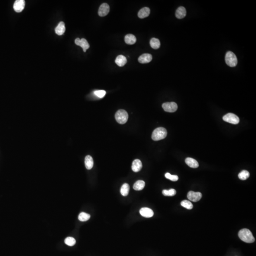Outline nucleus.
<instances>
[{
	"label": "nucleus",
	"instance_id": "1",
	"mask_svg": "<svg viewBox=\"0 0 256 256\" xmlns=\"http://www.w3.org/2000/svg\"><path fill=\"white\" fill-rule=\"evenodd\" d=\"M238 236L241 241L246 243H250L255 241V238L252 232L248 229H243L240 231Z\"/></svg>",
	"mask_w": 256,
	"mask_h": 256
},
{
	"label": "nucleus",
	"instance_id": "2",
	"mask_svg": "<svg viewBox=\"0 0 256 256\" xmlns=\"http://www.w3.org/2000/svg\"><path fill=\"white\" fill-rule=\"evenodd\" d=\"M167 131L165 128L159 127L153 131L151 137L153 141H160L165 138L167 136Z\"/></svg>",
	"mask_w": 256,
	"mask_h": 256
},
{
	"label": "nucleus",
	"instance_id": "3",
	"mask_svg": "<svg viewBox=\"0 0 256 256\" xmlns=\"http://www.w3.org/2000/svg\"><path fill=\"white\" fill-rule=\"evenodd\" d=\"M128 114L127 112L124 110H118L115 115L116 121L121 124L126 123L128 120Z\"/></svg>",
	"mask_w": 256,
	"mask_h": 256
},
{
	"label": "nucleus",
	"instance_id": "4",
	"mask_svg": "<svg viewBox=\"0 0 256 256\" xmlns=\"http://www.w3.org/2000/svg\"><path fill=\"white\" fill-rule=\"evenodd\" d=\"M226 63L230 67H234L237 65V58L232 52L228 51L226 53L225 58Z\"/></svg>",
	"mask_w": 256,
	"mask_h": 256
},
{
	"label": "nucleus",
	"instance_id": "5",
	"mask_svg": "<svg viewBox=\"0 0 256 256\" xmlns=\"http://www.w3.org/2000/svg\"><path fill=\"white\" fill-rule=\"evenodd\" d=\"M224 121L232 124H237L240 122V119L237 116L232 113H229L224 116Z\"/></svg>",
	"mask_w": 256,
	"mask_h": 256
},
{
	"label": "nucleus",
	"instance_id": "6",
	"mask_svg": "<svg viewBox=\"0 0 256 256\" xmlns=\"http://www.w3.org/2000/svg\"><path fill=\"white\" fill-rule=\"evenodd\" d=\"M162 108L166 112L174 113L177 110L178 107L177 104L174 102H168L162 104Z\"/></svg>",
	"mask_w": 256,
	"mask_h": 256
},
{
	"label": "nucleus",
	"instance_id": "7",
	"mask_svg": "<svg viewBox=\"0 0 256 256\" xmlns=\"http://www.w3.org/2000/svg\"><path fill=\"white\" fill-rule=\"evenodd\" d=\"M202 195L200 192H195L189 191L187 193V198L190 201L193 202H196L202 198Z\"/></svg>",
	"mask_w": 256,
	"mask_h": 256
},
{
	"label": "nucleus",
	"instance_id": "8",
	"mask_svg": "<svg viewBox=\"0 0 256 256\" xmlns=\"http://www.w3.org/2000/svg\"><path fill=\"white\" fill-rule=\"evenodd\" d=\"M75 42L77 45L80 46L83 49L84 52H85L87 49H88L90 47L88 41L84 39H80L79 38H77Z\"/></svg>",
	"mask_w": 256,
	"mask_h": 256
},
{
	"label": "nucleus",
	"instance_id": "9",
	"mask_svg": "<svg viewBox=\"0 0 256 256\" xmlns=\"http://www.w3.org/2000/svg\"><path fill=\"white\" fill-rule=\"evenodd\" d=\"M109 5L106 3H103L100 7L98 11V14L100 16H105L109 13Z\"/></svg>",
	"mask_w": 256,
	"mask_h": 256
},
{
	"label": "nucleus",
	"instance_id": "10",
	"mask_svg": "<svg viewBox=\"0 0 256 256\" xmlns=\"http://www.w3.org/2000/svg\"><path fill=\"white\" fill-rule=\"evenodd\" d=\"M25 5L24 0H17L13 5V9L17 13H20L23 10Z\"/></svg>",
	"mask_w": 256,
	"mask_h": 256
},
{
	"label": "nucleus",
	"instance_id": "11",
	"mask_svg": "<svg viewBox=\"0 0 256 256\" xmlns=\"http://www.w3.org/2000/svg\"><path fill=\"white\" fill-rule=\"evenodd\" d=\"M139 213L141 216L146 218H151L154 215V212L151 209L147 207H144L141 209Z\"/></svg>",
	"mask_w": 256,
	"mask_h": 256
},
{
	"label": "nucleus",
	"instance_id": "12",
	"mask_svg": "<svg viewBox=\"0 0 256 256\" xmlns=\"http://www.w3.org/2000/svg\"><path fill=\"white\" fill-rule=\"evenodd\" d=\"M152 56L151 54H142L139 58L138 61L139 63L141 64H146L149 63L152 60Z\"/></svg>",
	"mask_w": 256,
	"mask_h": 256
},
{
	"label": "nucleus",
	"instance_id": "13",
	"mask_svg": "<svg viewBox=\"0 0 256 256\" xmlns=\"http://www.w3.org/2000/svg\"><path fill=\"white\" fill-rule=\"evenodd\" d=\"M142 167V163L141 161L138 159L134 160L132 164V170L135 172H138L141 169Z\"/></svg>",
	"mask_w": 256,
	"mask_h": 256
},
{
	"label": "nucleus",
	"instance_id": "14",
	"mask_svg": "<svg viewBox=\"0 0 256 256\" xmlns=\"http://www.w3.org/2000/svg\"><path fill=\"white\" fill-rule=\"evenodd\" d=\"M186 11L184 7H179L176 11V16L177 19H183L186 17Z\"/></svg>",
	"mask_w": 256,
	"mask_h": 256
},
{
	"label": "nucleus",
	"instance_id": "15",
	"mask_svg": "<svg viewBox=\"0 0 256 256\" xmlns=\"http://www.w3.org/2000/svg\"><path fill=\"white\" fill-rule=\"evenodd\" d=\"M65 24L64 22L61 21L56 28L55 32L58 35H62L65 32Z\"/></svg>",
	"mask_w": 256,
	"mask_h": 256
},
{
	"label": "nucleus",
	"instance_id": "16",
	"mask_svg": "<svg viewBox=\"0 0 256 256\" xmlns=\"http://www.w3.org/2000/svg\"><path fill=\"white\" fill-rule=\"evenodd\" d=\"M186 163L191 168H196L199 167V164L197 161L191 158H187L185 160Z\"/></svg>",
	"mask_w": 256,
	"mask_h": 256
},
{
	"label": "nucleus",
	"instance_id": "17",
	"mask_svg": "<svg viewBox=\"0 0 256 256\" xmlns=\"http://www.w3.org/2000/svg\"><path fill=\"white\" fill-rule=\"evenodd\" d=\"M150 9L148 7H144L139 11L138 17L141 19L146 18L149 16L150 14Z\"/></svg>",
	"mask_w": 256,
	"mask_h": 256
},
{
	"label": "nucleus",
	"instance_id": "18",
	"mask_svg": "<svg viewBox=\"0 0 256 256\" xmlns=\"http://www.w3.org/2000/svg\"><path fill=\"white\" fill-rule=\"evenodd\" d=\"M127 62V59L126 57L122 55L118 56L115 59V63L119 67H123L126 64Z\"/></svg>",
	"mask_w": 256,
	"mask_h": 256
},
{
	"label": "nucleus",
	"instance_id": "19",
	"mask_svg": "<svg viewBox=\"0 0 256 256\" xmlns=\"http://www.w3.org/2000/svg\"><path fill=\"white\" fill-rule=\"evenodd\" d=\"M84 163L87 169H91L94 166V160L92 157L90 155L86 156L85 158Z\"/></svg>",
	"mask_w": 256,
	"mask_h": 256
},
{
	"label": "nucleus",
	"instance_id": "20",
	"mask_svg": "<svg viewBox=\"0 0 256 256\" xmlns=\"http://www.w3.org/2000/svg\"><path fill=\"white\" fill-rule=\"evenodd\" d=\"M125 42L129 45H133L136 42V38L132 34H128L125 37Z\"/></svg>",
	"mask_w": 256,
	"mask_h": 256
},
{
	"label": "nucleus",
	"instance_id": "21",
	"mask_svg": "<svg viewBox=\"0 0 256 256\" xmlns=\"http://www.w3.org/2000/svg\"><path fill=\"white\" fill-rule=\"evenodd\" d=\"M145 183L143 180H138L133 185V189L136 191L142 190L144 188Z\"/></svg>",
	"mask_w": 256,
	"mask_h": 256
},
{
	"label": "nucleus",
	"instance_id": "22",
	"mask_svg": "<svg viewBox=\"0 0 256 256\" xmlns=\"http://www.w3.org/2000/svg\"><path fill=\"white\" fill-rule=\"evenodd\" d=\"M150 45L153 49H157L160 48V42L159 39L156 38H152L150 41Z\"/></svg>",
	"mask_w": 256,
	"mask_h": 256
},
{
	"label": "nucleus",
	"instance_id": "23",
	"mask_svg": "<svg viewBox=\"0 0 256 256\" xmlns=\"http://www.w3.org/2000/svg\"><path fill=\"white\" fill-rule=\"evenodd\" d=\"M129 186L127 183H125L121 187V194L123 196H128L129 193Z\"/></svg>",
	"mask_w": 256,
	"mask_h": 256
},
{
	"label": "nucleus",
	"instance_id": "24",
	"mask_svg": "<svg viewBox=\"0 0 256 256\" xmlns=\"http://www.w3.org/2000/svg\"><path fill=\"white\" fill-rule=\"evenodd\" d=\"M250 177V173L247 170H242L238 174V177L241 180H245Z\"/></svg>",
	"mask_w": 256,
	"mask_h": 256
},
{
	"label": "nucleus",
	"instance_id": "25",
	"mask_svg": "<svg viewBox=\"0 0 256 256\" xmlns=\"http://www.w3.org/2000/svg\"><path fill=\"white\" fill-rule=\"evenodd\" d=\"M90 215L84 212H81L78 216V219L81 222H86L90 218Z\"/></svg>",
	"mask_w": 256,
	"mask_h": 256
},
{
	"label": "nucleus",
	"instance_id": "26",
	"mask_svg": "<svg viewBox=\"0 0 256 256\" xmlns=\"http://www.w3.org/2000/svg\"><path fill=\"white\" fill-rule=\"evenodd\" d=\"M181 206L185 207V208L188 210H191L193 208V205L192 203L190 201H188L186 200L182 201L181 202Z\"/></svg>",
	"mask_w": 256,
	"mask_h": 256
},
{
	"label": "nucleus",
	"instance_id": "27",
	"mask_svg": "<svg viewBox=\"0 0 256 256\" xmlns=\"http://www.w3.org/2000/svg\"><path fill=\"white\" fill-rule=\"evenodd\" d=\"M177 193L176 190L174 189H170L169 190H164L162 191V193L164 196H175Z\"/></svg>",
	"mask_w": 256,
	"mask_h": 256
},
{
	"label": "nucleus",
	"instance_id": "28",
	"mask_svg": "<svg viewBox=\"0 0 256 256\" xmlns=\"http://www.w3.org/2000/svg\"><path fill=\"white\" fill-rule=\"evenodd\" d=\"M65 243L68 246H73L75 245L76 241L74 238L69 237H67V238H65Z\"/></svg>",
	"mask_w": 256,
	"mask_h": 256
},
{
	"label": "nucleus",
	"instance_id": "29",
	"mask_svg": "<svg viewBox=\"0 0 256 256\" xmlns=\"http://www.w3.org/2000/svg\"><path fill=\"white\" fill-rule=\"evenodd\" d=\"M166 178L172 181H177L178 180V177L177 175H172L169 173H167L165 175Z\"/></svg>",
	"mask_w": 256,
	"mask_h": 256
},
{
	"label": "nucleus",
	"instance_id": "30",
	"mask_svg": "<svg viewBox=\"0 0 256 256\" xmlns=\"http://www.w3.org/2000/svg\"><path fill=\"white\" fill-rule=\"evenodd\" d=\"M106 94V91L104 90H96L94 92V94L100 98H103L105 96Z\"/></svg>",
	"mask_w": 256,
	"mask_h": 256
}]
</instances>
